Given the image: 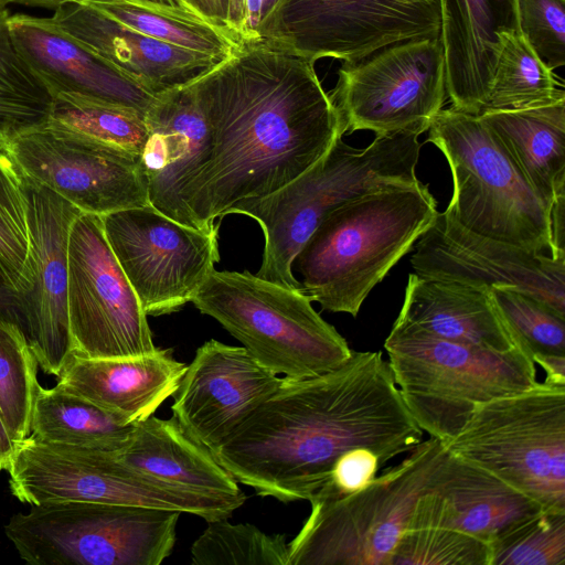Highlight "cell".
Instances as JSON below:
<instances>
[{
	"mask_svg": "<svg viewBox=\"0 0 565 565\" xmlns=\"http://www.w3.org/2000/svg\"><path fill=\"white\" fill-rule=\"evenodd\" d=\"M316 61L262 38L241 41L190 82L207 134L180 194L179 223L211 231L237 202L265 198L308 170L344 135Z\"/></svg>",
	"mask_w": 565,
	"mask_h": 565,
	"instance_id": "1",
	"label": "cell"
},
{
	"mask_svg": "<svg viewBox=\"0 0 565 565\" xmlns=\"http://www.w3.org/2000/svg\"><path fill=\"white\" fill-rule=\"evenodd\" d=\"M423 435L383 353L353 351L324 374L282 377L212 452L238 483L287 503L309 501L347 450L371 448L385 465Z\"/></svg>",
	"mask_w": 565,
	"mask_h": 565,
	"instance_id": "2",
	"label": "cell"
},
{
	"mask_svg": "<svg viewBox=\"0 0 565 565\" xmlns=\"http://www.w3.org/2000/svg\"><path fill=\"white\" fill-rule=\"evenodd\" d=\"M428 185H394L331 211L292 262L300 291L323 310L355 317L371 290L433 224Z\"/></svg>",
	"mask_w": 565,
	"mask_h": 565,
	"instance_id": "3",
	"label": "cell"
},
{
	"mask_svg": "<svg viewBox=\"0 0 565 565\" xmlns=\"http://www.w3.org/2000/svg\"><path fill=\"white\" fill-rule=\"evenodd\" d=\"M418 136L394 132L358 149L340 135L315 164L278 191L234 204L227 214H245L264 232L256 276L300 290L292 274L294 258L327 214L365 193L419 182L415 172L422 147Z\"/></svg>",
	"mask_w": 565,
	"mask_h": 565,
	"instance_id": "4",
	"label": "cell"
},
{
	"mask_svg": "<svg viewBox=\"0 0 565 565\" xmlns=\"http://www.w3.org/2000/svg\"><path fill=\"white\" fill-rule=\"evenodd\" d=\"M384 349L412 417L424 433L444 445L479 405L539 382L533 359L521 348L497 352L457 343L399 319Z\"/></svg>",
	"mask_w": 565,
	"mask_h": 565,
	"instance_id": "5",
	"label": "cell"
},
{
	"mask_svg": "<svg viewBox=\"0 0 565 565\" xmlns=\"http://www.w3.org/2000/svg\"><path fill=\"white\" fill-rule=\"evenodd\" d=\"M427 131L452 175L445 212L478 235L563 257L554 253L551 207L478 115L441 108Z\"/></svg>",
	"mask_w": 565,
	"mask_h": 565,
	"instance_id": "6",
	"label": "cell"
},
{
	"mask_svg": "<svg viewBox=\"0 0 565 565\" xmlns=\"http://www.w3.org/2000/svg\"><path fill=\"white\" fill-rule=\"evenodd\" d=\"M191 302L276 375L315 377L341 366L353 352L299 289L248 271L214 269Z\"/></svg>",
	"mask_w": 565,
	"mask_h": 565,
	"instance_id": "7",
	"label": "cell"
},
{
	"mask_svg": "<svg viewBox=\"0 0 565 565\" xmlns=\"http://www.w3.org/2000/svg\"><path fill=\"white\" fill-rule=\"evenodd\" d=\"M447 450L544 510H565V385L546 381L476 407Z\"/></svg>",
	"mask_w": 565,
	"mask_h": 565,
	"instance_id": "8",
	"label": "cell"
},
{
	"mask_svg": "<svg viewBox=\"0 0 565 565\" xmlns=\"http://www.w3.org/2000/svg\"><path fill=\"white\" fill-rule=\"evenodd\" d=\"M447 452L430 437L345 498L311 502L288 543L289 565H390L412 509Z\"/></svg>",
	"mask_w": 565,
	"mask_h": 565,
	"instance_id": "9",
	"label": "cell"
},
{
	"mask_svg": "<svg viewBox=\"0 0 565 565\" xmlns=\"http://www.w3.org/2000/svg\"><path fill=\"white\" fill-rule=\"evenodd\" d=\"M181 512L125 504L31 505L4 525L33 565H160L173 551Z\"/></svg>",
	"mask_w": 565,
	"mask_h": 565,
	"instance_id": "10",
	"label": "cell"
},
{
	"mask_svg": "<svg viewBox=\"0 0 565 565\" xmlns=\"http://www.w3.org/2000/svg\"><path fill=\"white\" fill-rule=\"evenodd\" d=\"M7 471L12 495L31 505L125 504L179 511L209 522L228 519L244 504L160 481L111 455L49 445L31 435L15 444Z\"/></svg>",
	"mask_w": 565,
	"mask_h": 565,
	"instance_id": "11",
	"label": "cell"
},
{
	"mask_svg": "<svg viewBox=\"0 0 565 565\" xmlns=\"http://www.w3.org/2000/svg\"><path fill=\"white\" fill-rule=\"evenodd\" d=\"M439 36L405 40L354 62H344L329 94L345 132L375 137L399 131L422 135L446 98Z\"/></svg>",
	"mask_w": 565,
	"mask_h": 565,
	"instance_id": "12",
	"label": "cell"
},
{
	"mask_svg": "<svg viewBox=\"0 0 565 565\" xmlns=\"http://www.w3.org/2000/svg\"><path fill=\"white\" fill-rule=\"evenodd\" d=\"M439 32V0H276L257 26L258 38L302 56L344 62Z\"/></svg>",
	"mask_w": 565,
	"mask_h": 565,
	"instance_id": "13",
	"label": "cell"
},
{
	"mask_svg": "<svg viewBox=\"0 0 565 565\" xmlns=\"http://www.w3.org/2000/svg\"><path fill=\"white\" fill-rule=\"evenodd\" d=\"M67 315L73 353L136 358L157 350L147 315L104 234L99 215L81 212L67 248Z\"/></svg>",
	"mask_w": 565,
	"mask_h": 565,
	"instance_id": "14",
	"label": "cell"
},
{
	"mask_svg": "<svg viewBox=\"0 0 565 565\" xmlns=\"http://www.w3.org/2000/svg\"><path fill=\"white\" fill-rule=\"evenodd\" d=\"M24 181L44 186L84 213L150 205L140 156L46 121L0 142Z\"/></svg>",
	"mask_w": 565,
	"mask_h": 565,
	"instance_id": "15",
	"label": "cell"
},
{
	"mask_svg": "<svg viewBox=\"0 0 565 565\" xmlns=\"http://www.w3.org/2000/svg\"><path fill=\"white\" fill-rule=\"evenodd\" d=\"M104 234L147 316L179 311L192 301L218 254V227L181 224L151 205L100 216Z\"/></svg>",
	"mask_w": 565,
	"mask_h": 565,
	"instance_id": "16",
	"label": "cell"
},
{
	"mask_svg": "<svg viewBox=\"0 0 565 565\" xmlns=\"http://www.w3.org/2000/svg\"><path fill=\"white\" fill-rule=\"evenodd\" d=\"M423 277L490 290L521 289L565 315V258L500 242L462 227L437 212L411 258Z\"/></svg>",
	"mask_w": 565,
	"mask_h": 565,
	"instance_id": "17",
	"label": "cell"
},
{
	"mask_svg": "<svg viewBox=\"0 0 565 565\" xmlns=\"http://www.w3.org/2000/svg\"><path fill=\"white\" fill-rule=\"evenodd\" d=\"M281 380L244 347L206 341L173 395L172 418L213 450L277 391Z\"/></svg>",
	"mask_w": 565,
	"mask_h": 565,
	"instance_id": "18",
	"label": "cell"
},
{
	"mask_svg": "<svg viewBox=\"0 0 565 565\" xmlns=\"http://www.w3.org/2000/svg\"><path fill=\"white\" fill-rule=\"evenodd\" d=\"M32 288L21 298L23 329L39 366L57 376L72 351L67 315L70 231L82 212L53 191L24 181Z\"/></svg>",
	"mask_w": 565,
	"mask_h": 565,
	"instance_id": "19",
	"label": "cell"
},
{
	"mask_svg": "<svg viewBox=\"0 0 565 565\" xmlns=\"http://www.w3.org/2000/svg\"><path fill=\"white\" fill-rule=\"evenodd\" d=\"M540 510L524 493L447 450L416 499L405 530L446 527L489 543L513 522Z\"/></svg>",
	"mask_w": 565,
	"mask_h": 565,
	"instance_id": "20",
	"label": "cell"
},
{
	"mask_svg": "<svg viewBox=\"0 0 565 565\" xmlns=\"http://www.w3.org/2000/svg\"><path fill=\"white\" fill-rule=\"evenodd\" d=\"M13 42L54 96L75 93L135 108L146 115L157 94L83 46L51 18L10 14Z\"/></svg>",
	"mask_w": 565,
	"mask_h": 565,
	"instance_id": "21",
	"label": "cell"
},
{
	"mask_svg": "<svg viewBox=\"0 0 565 565\" xmlns=\"http://www.w3.org/2000/svg\"><path fill=\"white\" fill-rule=\"evenodd\" d=\"M50 18L83 46L154 94L190 83L224 60L136 32L82 1L60 6Z\"/></svg>",
	"mask_w": 565,
	"mask_h": 565,
	"instance_id": "22",
	"label": "cell"
},
{
	"mask_svg": "<svg viewBox=\"0 0 565 565\" xmlns=\"http://www.w3.org/2000/svg\"><path fill=\"white\" fill-rule=\"evenodd\" d=\"M446 93L455 109L479 115L503 31H520L516 0H439Z\"/></svg>",
	"mask_w": 565,
	"mask_h": 565,
	"instance_id": "23",
	"label": "cell"
},
{
	"mask_svg": "<svg viewBox=\"0 0 565 565\" xmlns=\"http://www.w3.org/2000/svg\"><path fill=\"white\" fill-rule=\"evenodd\" d=\"M186 364L170 350L122 359L68 354L55 386L135 425L152 416L177 392Z\"/></svg>",
	"mask_w": 565,
	"mask_h": 565,
	"instance_id": "24",
	"label": "cell"
},
{
	"mask_svg": "<svg viewBox=\"0 0 565 565\" xmlns=\"http://www.w3.org/2000/svg\"><path fill=\"white\" fill-rule=\"evenodd\" d=\"M140 156L151 206L179 221L180 194L199 167L207 125L189 83L157 94Z\"/></svg>",
	"mask_w": 565,
	"mask_h": 565,
	"instance_id": "25",
	"label": "cell"
},
{
	"mask_svg": "<svg viewBox=\"0 0 565 565\" xmlns=\"http://www.w3.org/2000/svg\"><path fill=\"white\" fill-rule=\"evenodd\" d=\"M397 319L457 343L497 352L521 348L497 311L489 290L456 281L409 274Z\"/></svg>",
	"mask_w": 565,
	"mask_h": 565,
	"instance_id": "26",
	"label": "cell"
},
{
	"mask_svg": "<svg viewBox=\"0 0 565 565\" xmlns=\"http://www.w3.org/2000/svg\"><path fill=\"white\" fill-rule=\"evenodd\" d=\"M111 456L160 481L206 495L246 501L238 482L212 450L186 434L174 418L152 415L137 423L127 445Z\"/></svg>",
	"mask_w": 565,
	"mask_h": 565,
	"instance_id": "27",
	"label": "cell"
},
{
	"mask_svg": "<svg viewBox=\"0 0 565 565\" xmlns=\"http://www.w3.org/2000/svg\"><path fill=\"white\" fill-rule=\"evenodd\" d=\"M532 189L552 206L565 192V99L548 105L478 115Z\"/></svg>",
	"mask_w": 565,
	"mask_h": 565,
	"instance_id": "28",
	"label": "cell"
},
{
	"mask_svg": "<svg viewBox=\"0 0 565 565\" xmlns=\"http://www.w3.org/2000/svg\"><path fill=\"white\" fill-rule=\"evenodd\" d=\"M135 425L57 386L39 384L30 435L49 445L116 455L127 445Z\"/></svg>",
	"mask_w": 565,
	"mask_h": 565,
	"instance_id": "29",
	"label": "cell"
},
{
	"mask_svg": "<svg viewBox=\"0 0 565 565\" xmlns=\"http://www.w3.org/2000/svg\"><path fill=\"white\" fill-rule=\"evenodd\" d=\"M110 20L190 51L226 58L241 40L192 6H170L149 0H81Z\"/></svg>",
	"mask_w": 565,
	"mask_h": 565,
	"instance_id": "30",
	"label": "cell"
},
{
	"mask_svg": "<svg viewBox=\"0 0 565 565\" xmlns=\"http://www.w3.org/2000/svg\"><path fill=\"white\" fill-rule=\"evenodd\" d=\"M500 41L491 88L480 114L533 108L565 99L553 71L520 31H503Z\"/></svg>",
	"mask_w": 565,
	"mask_h": 565,
	"instance_id": "31",
	"label": "cell"
},
{
	"mask_svg": "<svg viewBox=\"0 0 565 565\" xmlns=\"http://www.w3.org/2000/svg\"><path fill=\"white\" fill-rule=\"evenodd\" d=\"M47 120L93 140L141 156L145 115L131 107L75 93H57Z\"/></svg>",
	"mask_w": 565,
	"mask_h": 565,
	"instance_id": "32",
	"label": "cell"
},
{
	"mask_svg": "<svg viewBox=\"0 0 565 565\" xmlns=\"http://www.w3.org/2000/svg\"><path fill=\"white\" fill-rule=\"evenodd\" d=\"M6 6H0V142L50 116L53 95L18 51Z\"/></svg>",
	"mask_w": 565,
	"mask_h": 565,
	"instance_id": "33",
	"label": "cell"
},
{
	"mask_svg": "<svg viewBox=\"0 0 565 565\" xmlns=\"http://www.w3.org/2000/svg\"><path fill=\"white\" fill-rule=\"evenodd\" d=\"M38 366L23 329L0 319V415L15 444L30 435Z\"/></svg>",
	"mask_w": 565,
	"mask_h": 565,
	"instance_id": "34",
	"label": "cell"
},
{
	"mask_svg": "<svg viewBox=\"0 0 565 565\" xmlns=\"http://www.w3.org/2000/svg\"><path fill=\"white\" fill-rule=\"evenodd\" d=\"M194 565H289L286 536L266 534L249 523L209 521L191 547Z\"/></svg>",
	"mask_w": 565,
	"mask_h": 565,
	"instance_id": "35",
	"label": "cell"
},
{
	"mask_svg": "<svg viewBox=\"0 0 565 565\" xmlns=\"http://www.w3.org/2000/svg\"><path fill=\"white\" fill-rule=\"evenodd\" d=\"M0 270L21 298L32 288L29 202L23 179L0 150Z\"/></svg>",
	"mask_w": 565,
	"mask_h": 565,
	"instance_id": "36",
	"label": "cell"
},
{
	"mask_svg": "<svg viewBox=\"0 0 565 565\" xmlns=\"http://www.w3.org/2000/svg\"><path fill=\"white\" fill-rule=\"evenodd\" d=\"M489 294L508 330L533 361L565 355L564 313L518 288L495 287Z\"/></svg>",
	"mask_w": 565,
	"mask_h": 565,
	"instance_id": "37",
	"label": "cell"
},
{
	"mask_svg": "<svg viewBox=\"0 0 565 565\" xmlns=\"http://www.w3.org/2000/svg\"><path fill=\"white\" fill-rule=\"evenodd\" d=\"M490 565H565V510H540L490 542Z\"/></svg>",
	"mask_w": 565,
	"mask_h": 565,
	"instance_id": "38",
	"label": "cell"
},
{
	"mask_svg": "<svg viewBox=\"0 0 565 565\" xmlns=\"http://www.w3.org/2000/svg\"><path fill=\"white\" fill-rule=\"evenodd\" d=\"M390 565H490V545L452 529H406Z\"/></svg>",
	"mask_w": 565,
	"mask_h": 565,
	"instance_id": "39",
	"label": "cell"
},
{
	"mask_svg": "<svg viewBox=\"0 0 565 565\" xmlns=\"http://www.w3.org/2000/svg\"><path fill=\"white\" fill-rule=\"evenodd\" d=\"M519 30L552 71L565 65V0H516Z\"/></svg>",
	"mask_w": 565,
	"mask_h": 565,
	"instance_id": "40",
	"label": "cell"
},
{
	"mask_svg": "<svg viewBox=\"0 0 565 565\" xmlns=\"http://www.w3.org/2000/svg\"><path fill=\"white\" fill-rule=\"evenodd\" d=\"M384 466L379 455L367 447L347 450L334 461L322 487L309 502H328L353 494L369 484Z\"/></svg>",
	"mask_w": 565,
	"mask_h": 565,
	"instance_id": "41",
	"label": "cell"
},
{
	"mask_svg": "<svg viewBox=\"0 0 565 565\" xmlns=\"http://www.w3.org/2000/svg\"><path fill=\"white\" fill-rule=\"evenodd\" d=\"M0 319L17 323L23 329L21 300L19 295L9 286L0 270ZM24 331V329H23Z\"/></svg>",
	"mask_w": 565,
	"mask_h": 565,
	"instance_id": "42",
	"label": "cell"
},
{
	"mask_svg": "<svg viewBox=\"0 0 565 565\" xmlns=\"http://www.w3.org/2000/svg\"><path fill=\"white\" fill-rule=\"evenodd\" d=\"M565 192L559 193L551 206V230L554 253L565 257Z\"/></svg>",
	"mask_w": 565,
	"mask_h": 565,
	"instance_id": "43",
	"label": "cell"
},
{
	"mask_svg": "<svg viewBox=\"0 0 565 565\" xmlns=\"http://www.w3.org/2000/svg\"><path fill=\"white\" fill-rule=\"evenodd\" d=\"M535 364L545 372L544 381L565 385V355H547L539 358Z\"/></svg>",
	"mask_w": 565,
	"mask_h": 565,
	"instance_id": "44",
	"label": "cell"
},
{
	"mask_svg": "<svg viewBox=\"0 0 565 565\" xmlns=\"http://www.w3.org/2000/svg\"><path fill=\"white\" fill-rule=\"evenodd\" d=\"M246 19V0H228L226 25L242 41Z\"/></svg>",
	"mask_w": 565,
	"mask_h": 565,
	"instance_id": "45",
	"label": "cell"
},
{
	"mask_svg": "<svg viewBox=\"0 0 565 565\" xmlns=\"http://www.w3.org/2000/svg\"><path fill=\"white\" fill-rule=\"evenodd\" d=\"M189 3L213 21L226 25L228 0H189Z\"/></svg>",
	"mask_w": 565,
	"mask_h": 565,
	"instance_id": "46",
	"label": "cell"
},
{
	"mask_svg": "<svg viewBox=\"0 0 565 565\" xmlns=\"http://www.w3.org/2000/svg\"><path fill=\"white\" fill-rule=\"evenodd\" d=\"M263 18V0H246V19L242 41L257 39V26Z\"/></svg>",
	"mask_w": 565,
	"mask_h": 565,
	"instance_id": "47",
	"label": "cell"
},
{
	"mask_svg": "<svg viewBox=\"0 0 565 565\" xmlns=\"http://www.w3.org/2000/svg\"><path fill=\"white\" fill-rule=\"evenodd\" d=\"M15 443L11 439L9 431L0 415V471L7 470L12 455L14 452Z\"/></svg>",
	"mask_w": 565,
	"mask_h": 565,
	"instance_id": "48",
	"label": "cell"
},
{
	"mask_svg": "<svg viewBox=\"0 0 565 565\" xmlns=\"http://www.w3.org/2000/svg\"><path fill=\"white\" fill-rule=\"evenodd\" d=\"M81 0H6L7 4H19L33 8L55 10L62 4Z\"/></svg>",
	"mask_w": 565,
	"mask_h": 565,
	"instance_id": "49",
	"label": "cell"
},
{
	"mask_svg": "<svg viewBox=\"0 0 565 565\" xmlns=\"http://www.w3.org/2000/svg\"><path fill=\"white\" fill-rule=\"evenodd\" d=\"M149 1L170 4V6H177V7L191 6L188 0H149Z\"/></svg>",
	"mask_w": 565,
	"mask_h": 565,
	"instance_id": "50",
	"label": "cell"
},
{
	"mask_svg": "<svg viewBox=\"0 0 565 565\" xmlns=\"http://www.w3.org/2000/svg\"><path fill=\"white\" fill-rule=\"evenodd\" d=\"M276 0H263V15L271 8Z\"/></svg>",
	"mask_w": 565,
	"mask_h": 565,
	"instance_id": "51",
	"label": "cell"
},
{
	"mask_svg": "<svg viewBox=\"0 0 565 565\" xmlns=\"http://www.w3.org/2000/svg\"><path fill=\"white\" fill-rule=\"evenodd\" d=\"M0 6H6L7 7L8 4H7L6 0H0Z\"/></svg>",
	"mask_w": 565,
	"mask_h": 565,
	"instance_id": "52",
	"label": "cell"
},
{
	"mask_svg": "<svg viewBox=\"0 0 565 565\" xmlns=\"http://www.w3.org/2000/svg\"><path fill=\"white\" fill-rule=\"evenodd\" d=\"M189 1V0H188Z\"/></svg>",
	"mask_w": 565,
	"mask_h": 565,
	"instance_id": "53",
	"label": "cell"
}]
</instances>
